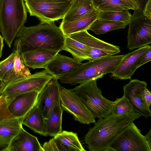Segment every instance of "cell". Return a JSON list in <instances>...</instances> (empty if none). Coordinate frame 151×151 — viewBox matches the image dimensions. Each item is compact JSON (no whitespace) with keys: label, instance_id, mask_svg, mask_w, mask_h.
I'll return each instance as SVG.
<instances>
[{"label":"cell","instance_id":"cell-1","mask_svg":"<svg viewBox=\"0 0 151 151\" xmlns=\"http://www.w3.org/2000/svg\"><path fill=\"white\" fill-rule=\"evenodd\" d=\"M14 48L21 54L40 49L59 52L64 45L65 36L54 22H41L35 26L22 27L16 36Z\"/></svg>","mask_w":151,"mask_h":151},{"label":"cell","instance_id":"cell-2","mask_svg":"<svg viewBox=\"0 0 151 151\" xmlns=\"http://www.w3.org/2000/svg\"><path fill=\"white\" fill-rule=\"evenodd\" d=\"M135 112L120 115L111 114L100 118L85 136V143L89 151H109V146L128 125L142 116Z\"/></svg>","mask_w":151,"mask_h":151},{"label":"cell","instance_id":"cell-3","mask_svg":"<svg viewBox=\"0 0 151 151\" xmlns=\"http://www.w3.org/2000/svg\"><path fill=\"white\" fill-rule=\"evenodd\" d=\"M124 55L106 56L89 60L59 79L62 83L74 85L101 78L105 75L114 72Z\"/></svg>","mask_w":151,"mask_h":151},{"label":"cell","instance_id":"cell-4","mask_svg":"<svg viewBox=\"0 0 151 151\" xmlns=\"http://www.w3.org/2000/svg\"><path fill=\"white\" fill-rule=\"evenodd\" d=\"M24 0H0V31L10 48L27 19Z\"/></svg>","mask_w":151,"mask_h":151},{"label":"cell","instance_id":"cell-5","mask_svg":"<svg viewBox=\"0 0 151 151\" xmlns=\"http://www.w3.org/2000/svg\"><path fill=\"white\" fill-rule=\"evenodd\" d=\"M96 79L80 84L73 89L78 95L95 118H104L110 114L115 101H110L102 95L97 86Z\"/></svg>","mask_w":151,"mask_h":151},{"label":"cell","instance_id":"cell-6","mask_svg":"<svg viewBox=\"0 0 151 151\" xmlns=\"http://www.w3.org/2000/svg\"><path fill=\"white\" fill-rule=\"evenodd\" d=\"M31 16L41 22H53L63 19L73 1L67 0H24Z\"/></svg>","mask_w":151,"mask_h":151},{"label":"cell","instance_id":"cell-7","mask_svg":"<svg viewBox=\"0 0 151 151\" xmlns=\"http://www.w3.org/2000/svg\"><path fill=\"white\" fill-rule=\"evenodd\" d=\"M129 25L127 47L130 51L151 43V20L142 10H134Z\"/></svg>","mask_w":151,"mask_h":151},{"label":"cell","instance_id":"cell-8","mask_svg":"<svg viewBox=\"0 0 151 151\" xmlns=\"http://www.w3.org/2000/svg\"><path fill=\"white\" fill-rule=\"evenodd\" d=\"M109 151H151L145 136L133 122L125 128L110 144Z\"/></svg>","mask_w":151,"mask_h":151},{"label":"cell","instance_id":"cell-9","mask_svg":"<svg viewBox=\"0 0 151 151\" xmlns=\"http://www.w3.org/2000/svg\"><path fill=\"white\" fill-rule=\"evenodd\" d=\"M54 77L45 70L16 81L0 92V95L13 97L27 92L41 93L47 83Z\"/></svg>","mask_w":151,"mask_h":151},{"label":"cell","instance_id":"cell-10","mask_svg":"<svg viewBox=\"0 0 151 151\" xmlns=\"http://www.w3.org/2000/svg\"><path fill=\"white\" fill-rule=\"evenodd\" d=\"M60 98L63 110L71 114L76 120L87 124L96 122L95 118L80 97L73 89H67L61 87Z\"/></svg>","mask_w":151,"mask_h":151},{"label":"cell","instance_id":"cell-11","mask_svg":"<svg viewBox=\"0 0 151 151\" xmlns=\"http://www.w3.org/2000/svg\"><path fill=\"white\" fill-rule=\"evenodd\" d=\"M90 47L92 50L88 60L114 55L120 52L119 46L100 40L89 34L87 30L72 34L68 36Z\"/></svg>","mask_w":151,"mask_h":151},{"label":"cell","instance_id":"cell-12","mask_svg":"<svg viewBox=\"0 0 151 151\" xmlns=\"http://www.w3.org/2000/svg\"><path fill=\"white\" fill-rule=\"evenodd\" d=\"M147 83L137 79L131 80L123 87V96L132 106L134 111L148 118L151 115V111L144 99V93Z\"/></svg>","mask_w":151,"mask_h":151},{"label":"cell","instance_id":"cell-13","mask_svg":"<svg viewBox=\"0 0 151 151\" xmlns=\"http://www.w3.org/2000/svg\"><path fill=\"white\" fill-rule=\"evenodd\" d=\"M150 48L147 45L124 55L111 76L121 80L131 79L143 56Z\"/></svg>","mask_w":151,"mask_h":151},{"label":"cell","instance_id":"cell-14","mask_svg":"<svg viewBox=\"0 0 151 151\" xmlns=\"http://www.w3.org/2000/svg\"><path fill=\"white\" fill-rule=\"evenodd\" d=\"M54 78L49 81L40 93L37 105L45 121L55 104L60 101V93L61 86Z\"/></svg>","mask_w":151,"mask_h":151},{"label":"cell","instance_id":"cell-15","mask_svg":"<svg viewBox=\"0 0 151 151\" xmlns=\"http://www.w3.org/2000/svg\"><path fill=\"white\" fill-rule=\"evenodd\" d=\"M40 93L33 91L13 97L8 106L11 114L22 121L24 116L37 104Z\"/></svg>","mask_w":151,"mask_h":151},{"label":"cell","instance_id":"cell-16","mask_svg":"<svg viewBox=\"0 0 151 151\" xmlns=\"http://www.w3.org/2000/svg\"><path fill=\"white\" fill-rule=\"evenodd\" d=\"M83 63L58 53L46 65L45 69L57 79L73 71Z\"/></svg>","mask_w":151,"mask_h":151},{"label":"cell","instance_id":"cell-17","mask_svg":"<svg viewBox=\"0 0 151 151\" xmlns=\"http://www.w3.org/2000/svg\"><path fill=\"white\" fill-rule=\"evenodd\" d=\"M100 11L95 8L85 14L73 20L62 22L59 27L65 37L80 32L87 30L96 20Z\"/></svg>","mask_w":151,"mask_h":151},{"label":"cell","instance_id":"cell-18","mask_svg":"<svg viewBox=\"0 0 151 151\" xmlns=\"http://www.w3.org/2000/svg\"><path fill=\"white\" fill-rule=\"evenodd\" d=\"M7 151H43L37 137L23 128L12 140Z\"/></svg>","mask_w":151,"mask_h":151},{"label":"cell","instance_id":"cell-19","mask_svg":"<svg viewBox=\"0 0 151 151\" xmlns=\"http://www.w3.org/2000/svg\"><path fill=\"white\" fill-rule=\"evenodd\" d=\"M59 52L40 49L21 54L24 64L33 69L43 68Z\"/></svg>","mask_w":151,"mask_h":151},{"label":"cell","instance_id":"cell-20","mask_svg":"<svg viewBox=\"0 0 151 151\" xmlns=\"http://www.w3.org/2000/svg\"><path fill=\"white\" fill-rule=\"evenodd\" d=\"M19 118L0 121V151H7L10 143L22 126Z\"/></svg>","mask_w":151,"mask_h":151},{"label":"cell","instance_id":"cell-21","mask_svg":"<svg viewBox=\"0 0 151 151\" xmlns=\"http://www.w3.org/2000/svg\"><path fill=\"white\" fill-rule=\"evenodd\" d=\"M63 111L60 101L54 105L45 121V136L54 137L62 131V117Z\"/></svg>","mask_w":151,"mask_h":151},{"label":"cell","instance_id":"cell-22","mask_svg":"<svg viewBox=\"0 0 151 151\" xmlns=\"http://www.w3.org/2000/svg\"><path fill=\"white\" fill-rule=\"evenodd\" d=\"M22 122L34 132L45 136V120L37 104L24 116Z\"/></svg>","mask_w":151,"mask_h":151},{"label":"cell","instance_id":"cell-23","mask_svg":"<svg viewBox=\"0 0 151 151\" xmlns=\"http://www.w3.org/2000/svg\"><path fill=\"white\" fill-rule=\"evenodd\" d=\"M14 49L16 51V54L14 68L7 80L4 82H0V92L13 82L31 75L27 67L24 64L19 50L16 48H14Z\"/></svg>","mask_w":151,"mask_h":151},{"label":"cell","instance_id":"cell-24","mask_svg":"<svg viewBox=\"0 0 151 151\" xmlns=\"http://www.w3.org/2000/svg\"><path fill=\"white\" fill-rule=\"evenodd\" d=\"M63 50L70 53L74 58L80 62L89 60L91 51L89 47L71 38L65 36Z\"/></svg>","mask_w":151,"mask_h":151},{"label":"cell","instance_id":"cell-25","mask_svg":"<svg viewBox=\"0 0 151 151\" xmlns=\"http://www.w3.org/2000/svg\"><path fill=\"white\" fill-rule=\"evenodd\" d=\"M94 9L92 0H74L62 21L73 20Z\"/></svg>","mask_w":151,"mask_h":151},{"label":"cell","instance_id":"cell-26","mask_svg":"<svg viewBox=\"0 0 151 151\" xmlns=\"http://www.w3.org/2000/svg\"><path fill=\"white\" fill-rule=\"evenodd\" d=\"M128 25V24L120 22L97 19L91 24L88 30H91L96 35H98L113 30L124 29Z\"/></svg>","mask_w":151,"mask_h":151},{"label":"cell","instance_id":"cell-27","mask_svg":"<svg viewBox=\"0 0 151 151\" xmlns=\"http://www.w3.org/2000/svg\"><path fill=\"white\" fill-rule=\"evenodd\" d=\"M70 151H85L80 142L76 133L66 131L54 137Z\"/></svg>","mask_w":151,"mask_h":151},{"label":"cell","instance_id":"cell-28","mask_svg":"<svg viewBox=\"0 0 151 151\" xmlns=\"http://www.w3.org/2000/svg\"><path fill=\"white\" fill-rule=\"evenodd\" d=\"M94 7L100 12L119 11L131 8L120 0H92Z\"/></svg>","mask_w":151,"mask_h":151},{"label":"cell","instance_id":"cell-29","mask_svg":"<svg viewBox=\"0 0 151 151\" xmlns=\"http://www.w3.org/2000/svg\"><path fill=\"white\" fill-rule=\"evenodd\" d=\"M132 16L128 9L116 11L100 12L97 19L129 24Z\"/></svg>","mask_w":151,"mask_h":151},{"label":"cell","instance_id":"cell-30","mask_svg":"<svg viewBox=\"0 0 151 151\" xmlns=\"http://www.w3.org/2000/svg\"><path fill=\"white\" fill-rule=\"evenodd\" d=\"M16 51H14L5 59L0 61V82L6 81L11 75L14 67Z\"/></svg>","mask_w":151,"mask_h":151},{"label":"cell","instance_id":"cell-31","mask_svg":"<svg viewBox=\"0 0 151 151\" xmlns=\"http://www.w3.org/2000/svg\"><path fill=\"white\" fill-rule=\"evenodd\" d=\"M115 101L111 114L120 115L134 111L129 100L124 96L121 98L117 99Z\"/></svg>","mask_w":151,"mask_h":151},{"label":"cell","instance_id":"cell-32","mask_svg":"<svg viewBox=\"0 0 151 151\" xmlns=\"http://www.w3.org/2000/svg\"><path fill=\"white\" fill-rule=\"evenodd\" d=\"M13 98V97L0 95V121L15 118L8 109L9 104Z\"/></svg>","mask_w":151,"mask_h":151},{"label":"cell","instance_id":"cell-33","mask_svg":"<svg viewBox=\"0 0 151 151\" xmlns=\"http://www.w3.org/2000/svg\"><path fill=\"white\" fill-rule=\"evenodd\" d=\"M42 147L43 151H70L69 149L54 137L45 142Z\"/></svg>","mask_w":151,"mask_h":151},{"label":"cell","instance_id":"cell-34","mask_svg":"<svg viewBox=\"0 0 151 151\" xmlns=\"http://www.w3.org/2000/svg\"><path fill=\"white\" fill-rule=\"evenodd\" d=\"M143 15L151 20V0H148L142 10Z\"/></svg>","mask_w":151,"mask_h":151},{"label":"cell","instance_id":"cell-35","mask_svg":"<svg viewBox=\"0 0 151 151\" xmlns=\"http://www.w3.org/2000/svg\"><path fill=\"white\" fill-rule=\"evenodd\" d=\"M151 60V48H149L143 56L138 65L137 68Z\"/></svg>","mask_w":151,"mask_h":151},{"label":"cell","instance_id":"cell-36","mask_svg":"<svg viewBox=\"0 0 151 151\" xmlns=\"http://www.w3.org/2000/svg\"><path fill=\"white\" fill-rule=\"evenodd\" d=\"M144 97L146 104L148 107H150L151 103V93L150 91L147 88L145 91Z\"/></svg>","mask_w":151,"mask_h":151},{"label":"cell","instance_id":"cell-37","mask_svg":"<svg viewBox=\"0 0 151 151\" xmlns=\"http://www.w3.org/2000/svg\"><path fill=\"white\" fill-rule=\"evenodd\" d=\"M126 4L131 9L134 10H136V8L131 0H120Z\"/></svg>","mask_w":151,"mask_h":151},{"label":"cell","instance_id":"cell-38","mask_svg":"<svg viewBox=\"0 0 151 151\" xmlns=\"http://www.w3.org/2000/svg\"><path fill=\"white\" fill-rule=\"evenodd\" d=\"M151 130L145 136L149 146L151 147Z\"/></svg>","mask_w":151,"mask_h":151},{"label":"cell","instance_id":"cell-39","mask_svg":"<svg viewBox=\"0 0 151 151\" xmlns=\"http://www.w3.org/2000/svg\"><path fill=\"white\" fill-rule=\"evenodd\" d=\"M4 38L0 35V58L2 55V52L4 46L3 41Z\"/></svg>","mask_w":151,"mask_h":151},{"label":"cell","instance_id":"cell-40","mask_svg":"<svg viewBox=\"0 0 151 151\" xmlns=\"http://www.w3.org/2000/svg\"><path fill=\"white\" fill-rule=\"evenodd\" d=\"M148 0H138L140 9L142 10Z\"/></svg>","mask_w":151,"mask_h":151},{"label":"cell","instance_id":"cell-41","mask_svg":"<svg viewBox=\"0 0 151 151\" xmlns=\"http://www.w3.org/2000/svg\"><path fill=\"white\" fill-rule=\"evenodd\" d=\"M133 2L136 10L140 9V6L139 4L138 0H131ZM141 10V9H140Z\"/></svg>","mask_w":151,"mask_h":151},{"label":"cell","instance_id":"cell-42","mask_svg":"<svg viewBox=\"0 0 151 151\" xmlns=\"http://www.w3.org/2000/svg\"><path fill=\"white\" fill-rule=\"evenodd\" d=\"M68 0V1H73L74 0Z\"/></svg>","mask_w":151,"mask_h":151},{"label":"cell","instance_id":"cell-43","mask_svg":"<svg viewBox=\"0 0 151 151\" xmlns=\"http://www.w3.org/2000/svg\"><path fill=\"white\" fill-rule=\"evenodd\" d=\"M0 88H1V87H0Z\"/></svg>","mask_w":151,"mask_h":151}]
</instances>
